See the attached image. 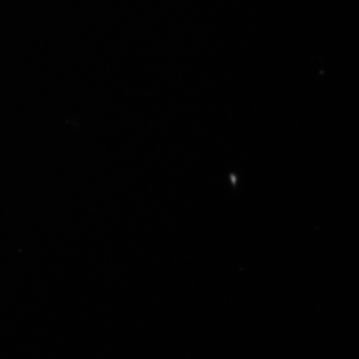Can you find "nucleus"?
Masks as SVG:
<instances>
[]
</instances>
